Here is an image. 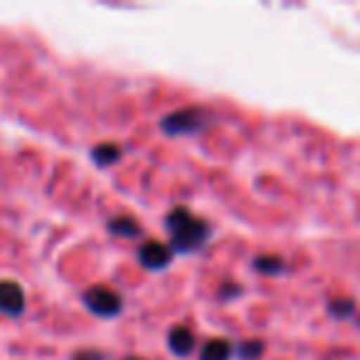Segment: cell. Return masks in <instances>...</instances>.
I'll return each instance as SVG.
<instances>
[{
	"label": "cell",
	"mask_w": 360,
	"mask_h": 360,
	"mask_svg": "<svg viewBox=\"0 0 360 360\" xmlns=\"http://www.w3.org/2000/svg\"><path fill=\"white\" fill-rule=\"evenodd\" d=\"M255 269L262 271V274L266 276H274V274H281V271L286 269L284 259L281 257H274V255H262L255 259Z\"/></svg>",
	"instance_id": "10"
},
{
	"label": "cell",
	"mask_w": 360,
	"mask_h": 360,
	"mask_svg": "<svg viewBox=\"0 0 360 360\" xmlns=\"http://www.w3.org/2000/svg\"><path fill=\"white\" fill-rule=\"evenodd\" d=\"M72 360H104V355L96 353V350H82V353H77Z\"/></svg>",
	"instance_id": "13"
},
{
	"label": "cell",
	"mask_w": 360,
	"mask_h": 360,
	"mask_svg": "<svg viewBox=\"0 0 360 360\" xmlns=\"http://www.w3.org/2000/svg\"><path fill=\"white\" fill-rule=\"evenodd\" d=\"M173 250H170L168 245H163V242H155V240H150V242H143L141 245V250H139V262L146 266V269H153V271H158V269H165V266L173 262Z\"/></svg>",
	"instance_id": "4"
},
{
	"label": "cell",
	"mask_w": 360,
	"mask_h": 360,
	"mask_svg": "<svg viewBox=\"0 0 360 360\" xmlns=\"http://www.w3.org/2000/svg\"><path fill=\"white\" fill-rule=\"evenodd\" d=\"M119 158H121V148L116 143H101L91 150V160H94L96 165H104V168L106 165H114Z\"/></svg>",
	"instance_id": "9"
},
{
	"label": "cell",
	"mask_w": 360,
	"mask_h": 360,
	"mask_svg": "<svg viewBox=\"0 0 360 360\" xmlns=\"http://www.w3.org/2000/svg\"><path fill=\"white\" fill-rule=\"evenodd\" d=\"M109 232L116 237H124V240H134L141 235V227L131 217H114V220H109Z\"/></svg>",
	"instance_id": "8"
},
{
	"label": "cell",
	"mask_w": 360,
	"mask_h": 360,
	"mask_svg": "<svg viewBox=\"0 0 360 360\" xmlns=\"http://www.w3.org/2000/svg\"><path fill=\"white\" fill-rule=\"evenodd\" d=\"M131 360H134V358H131Z\"/></svg>",
	"instance_id": "14"
},
{
	"label": "cell",
	"mask_w": 360,
	"mask_h": 360,
	"mask_svg": "<svg viewBox=\"0 0 360 360\" xmlns=\"http://www.w3.org/2000/svg\"><path fill=\"white\" fill-rule=\"evenodd\" d=\"M235 350H232V343L225 338H215L210 343L202 345V353H200V360H232Z\"/></svg>",
	"instance_id": "7"
},
{
	"label": "cell",
	"mask_w": 360,
	"mask_h": 360,
	"mask_svg": "<svg viewBox=\"0 0 360 360\" xmlns=\"http://www.w3.org/2000/svg\"><path fill=\"white\" fill-rule=\"evenodd\" d=\"M165 227H168L173 255H191L210 240V225L186 207L170 210L165 217Z\"/></svg>",
	"instance_id": "1"
},
{
	"label": "cell",
	"mask_w": 360,
	"mask_h": 360,
	"mask_svg": "<svg viewBox=\"0 0 360 360\" xmlns=\"http://www.w3.org/2000/svg\"><path fill=\"white\" fill-rule=\"evenodd\" d=\"M25 311V291L15 281H0V314H8L13 319L22 316Z\"/></svg>",
	"instance_id": "5"
},
{
	"label": "cell",
	"mask_w": 360,
	"mask_h": 360,
	"mask_svg": "<svg viewBox=\"0 0 360 360\" xmlns=\"http://www.w3.org/2000/svg\"><path fill=\"white\" fill-rule=\"evenodd\" d=\"M84 306L94 316L114 319V316H119L121 309H124V299H121V294L106 289V286H91V289L84 291Z\"/></svg>",
	"instance_id": "3"
},
{
	"label": "cell",
	"mask_w": 360,
	"mask_h": 360,
	"mask_svg": "<svg viewBox=\"0 0 360 360\" xmlns=\"http://www.w3.org/2000/svg\"><path fill=\"white\" fill-rule=\"evenodd\" d=\"M168 348L173 350L175 355H180V358L191 355L193 348H195V335H193V330L186 328V326H175V328H170Z\"/></svg>",
	"instance_id": "6"
},
{
	"label": "cell",
	"mask_w": 360,
	"mask_h": 360,
	"mask_svg": "<svg viewBox=\"0 0 360 360\" xmlns=\"http://www.w3.org/2000/svg\"><path fill=\"white\" fill-rule=\"evenodd\" d=\"M212 124V116L205 109H195V106H188V109L173 111V114L163 116L160 121V129L170 136H186V134H198L205 126Z\"/></svg>",
	"instance_id": "2"
},
{
	"label": "cell",
	"mask_w": 360,
	"mask_h": 360,
	"mask_svg": "<svg viewBox=\"0 0 360 360\" xmlns=\"http://www.w3.org/2000/svg\"><path fill=\"white\" fill-rule=\"evenodd\" d=\"M264 350V343L262 340H247V343L240 345V358L242 360H257Z\"/></svg>",
	"instance_id": "11"
},
{
	"label": "cell",
	"mask_w": 360,
	"mask_h": 360,
	"mask_svg": "<svg viewBox=\"0 0 360 360\" xmlns=\"http://www.w3.org/2000/svg\"><path fill=\"white\" fill-rule=\"evenodd\" d=\"M328 311L335 316V319H348V316H353L355 304H353V301H348V299H338V301H333V304L328 306Z\"/></svg>",
	"instance_id": "12"
}]
</instances>
